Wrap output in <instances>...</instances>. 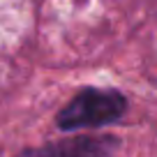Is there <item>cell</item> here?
Instances as JSON below:
<instances>
[{"label": "cell", "instance_id": "cell-1", "mask_svg": "<svg viewBox=\"0 0 157 157\" xmlns=\"http://www.w3.org/2000/svg\"><path fill=\"white\" fill-rule=\"evenodd\" d=\"M127 111V99L118 90L109 88H83L78 90L67 106L58 113L56 125L63 132L97 129L116 123Z\"/></svg>", "mask_w": 157, "mask_h": 157}, {"label": "cell", "instance_id": "cell-2", "mask_svg": "<svg viewBox=\"0 0 157 157\" xmlns=\"http://www.w3.org/2000/svg\"><path fill=\"white\" fill-rule=\"evenodd\" d=\"M116 148H118L116 136L81 134V136L53 141V143H46V146H39V148H25L16 157H113Z\"/></svg>", "mask_w": 157, "mask_h": 157}]
</instances>
